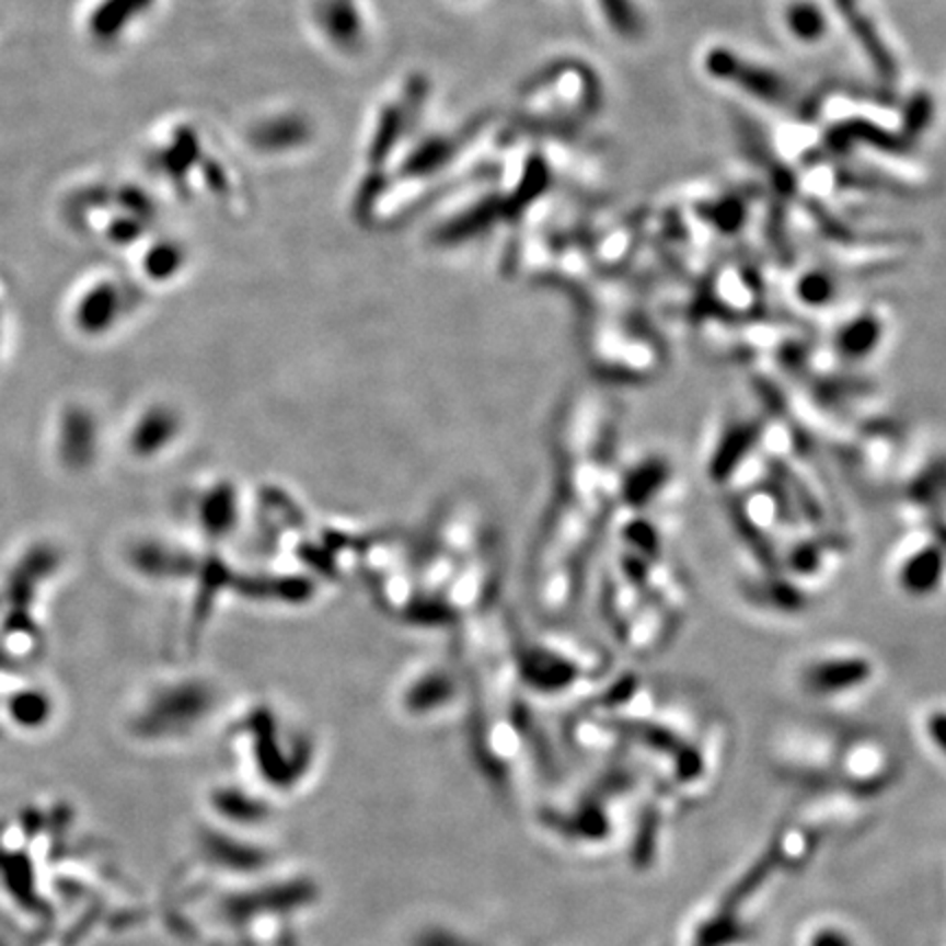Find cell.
Instances as JSON below:
<instances>
[{
  "label": "cell",
  "instance_id": "obj_1",
  "mask_svg": "<svg viewBox=\"0 0 946 946\" xmlns=\"http://www.w3.org/2000/svg\"><path fill=\"white\" fill-rule=\"evenodd\" d=\"M618 405L596 385L574 388L554 425V495L530 556L528 587L539 615L565 618L582 589L613 512Z\"/></svg>",
  "mask_w": 946,
  "mask_h": 946
},
{
  "label": "cell",
  "instance_id": "obj_8",
  "mask_svg": "<svg viewBox=\"0 0 946 946\" xmlns=\"http://www.w3.org/2000/svg\"><path fill=\"white\" fill-rule=\"evenodd\" d=\"M823 335V344H817L821 355L834 368L854 372L893 346L896 318L885 304H865L834 315Z\"/></svg>",
  "mask_w": 946,
  "mask_h": 946
},
{
  "label": "cell",
  "instance_id": "obj_11",
  "mask_svg": "<svg viewBox=\"0 0 946 946\" xmlns=\"http://www.w3.org/2000/svg\"><path fill=\"white\" fill-rule=\"evenodd\" d=\"M793 296H795L799 307H804L806 311L819 313V311H826L832 307L834 282L821 272H806L797 278Z\"/></svg>",
  "mask_w": 946,
  "mask_h": 946
},
{
  "label": "cell",
  "instance_id": "obj_15",
  "mask_svg": "<svg viewBox=\"0 0 946 946\" xmlns=\"http://www.w3.org/2000/svg\"><path fill=\"white\" fill-rule=\"evenodd\" d=\"M2 657H4V653H2V648H0V661H2Z\"/></svg>",
  "mask_w": 946,
  "mask_h": 946
},
{
  "label": "cell",
  "instance_id": "obj_2",
  "mask_svg": "<svg viewBox=\"0 0 946 946\" xmlns=\"http://www.w3.org/2000/svg\"><path fill=\"white\" fill-rule=\"evenodd\" d=\"M791 679L801 699L823 707H847L878 688L882 661L861 639H821L797 655Z\"/></svg>",
  "mask_w": 946,
  "mask_h": 946
},
{
  "label": "cell",
  "instance_id": "obj_7",
  "mask_svg": "<svg viewBox=\"0 0 946 946\" xmlns=\"http://www.w3.org/2000/svg\"><path fill=\"white\" fill-rule=\"evenodd\" d=\"M703 469L727 497L773 475L758 438V416L727 414L714 427Z\"/></svg>",
  "mask_w": 946,
  "mask_h": 946
},
{
  "label": "cell",
  "instance_id": "obj_9",
  "mask_svg": "<svg viewBox=\"0 0 946 946\" xmlns=\"http://www.w3.org/2000/svg\"><path fill=\"white\" fill-rule=\"evenodd\" d=\"M674 488V471L659 453H642L628 464L615 466L613 510L650 515L668 504Z\"/></svg>",
  "mask_w": 946,
  "mask_h": 946
},
{
  "label": "cell",
  "instance_id": "obj_3",
  "mask_svg": "<svg viewBox=\"0 0 946 946\" xmlns=\"http://www.w3.org/2000/svg\"><path fill=\"white\" fill-rule=\"evenodd\" d=\"M512 668L523 688L556 699L596 683L607 672L604 650L585 633L547 628L541 635L512 646Z\"/></svg>",
  "mask_w": 946,
  "mask_h": 946
},
{
  "label": "cell",
  "instance_id": "obj_10",
  "mask_svg": "<svg viewBox=\"0 0 946 946\" xmlns=\"http://www.w3.org/2000/svg\"><path fill=\"white\" fill-rule=\"evenodd\" d=\"M90 442H92V434H90L88 416L79 409H68L61 420V442H59L61 458L66 460V464L70 466L83 464L90 453Z\"/></svg>",
  "mask_w": 946,
  "mask_h": 946
},
{
  "label": "cell",
  "instance_id": "obj_4",
  "mask_svg": "<svg viewBox=\"0 0 946 946\" xmlns=\"http://www.w3.org/2000/svg\"><path fill=\"white\" fill-rule=\"evenodd\" d=\"M896 493L898 523H931L944 528V449L939 434L920 427L900 445L887 482Z\"/></svg>",
  "mask_w": 946,
  "mask_h": 946
},
{
  "label": "cell",
  "instance_id": "obj_13",
  "mask_svg": "<svg viewBox=\"0 0 946 946\" xmlns=\"http://www.w3.org/2000/svg\"><path fill=\"white\" fill-rule=\"evenodd\" d=\"M808 946H854L852 937L843 931V926H819L808 935Z\"/></svg>",
  "mask_w": 946,
  "mask_h": 946
},
{
  "label": "cell",
  "instance_id": "obj_6",
  "mask_svg": "<svg viewBox=\"0 0 946 946\" xmlns=\"http://www.w3.org/2000/svg\"><path fill=\"white\" fill-rule=\"evenodd\" d=\"M944 528L900 523L889 539L880 572L891 591L909 602H928L944 587Z\"/></svg>",
  "mask_w": 946,
  "mask_h": 946
},
{
  "label": "cell",
  "instance_id": "obj_14",
  "mask_svg": "<svg viewBox=\"0 0 946 946\" xmlns=\"http://www.w3.org/2000/svg\"><path fill=\"white\" fill-rule=\"evenodd\" d=\"M793 26L801 33V37H808V35H812L819 28V18H817V13H812L810 7H804V9H799L795 13Z\"/></svg>",
  "mask_w": 946,
  "mask_h": 946
},
{
  "label": "cell",
  "instance_id": "obj_5",
  "mask_svg": "<svg viewBox=\"0 0 946 946\" xmlns=\"http://www.w3.org/2000/svg\"><path fill=\"white\" fill-rule=\"evenodd\" d=\"M585 348L593 372L613 381H650L664 366L655 335L631 315H593L585 328Z\"/></svg>",
  "mask_w": 946,
  "mask_h": 946
},
{
  "label": "cell",
  "instance_id": "obj_12",
  "mask_svg": "<svg viewBox=\"0 0 946 946\" xmlns=\"http://www.w3.org/2000/svg\"><path fill=\"white\" fill-rule=\"evenodd\" d=\"M44 707H46V703L37 692H22V694H15L11 699V714L15 720H22V723L39 720V716L44 714Z\"/></svg>",
  "mask_w": 946,
  "mask_h": 946
}]
</instances>
